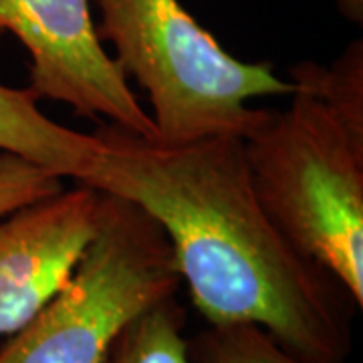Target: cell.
<instances>
[{
    "label": "cell",
    "instance_id": "cell-1",
    "mask_svg": "<svg viewBox=\"0 0 363 363\" xmlns=\"http://www.w3.org/2000/svg\"><path fill=\"white\" fill-rule=\"evenodd\" d=\"M95 135L107 147L95 190L130 198L156 218L208 325H259L307 362L345 363L362 307L267 214L245 140L162 145L107 121Z\"/></svg>",
    "mask_w": 363,
    "mask_h": 363
},
{
    "label": "cell",
    "instance_id": "cell-2",
    "mask_svg": "<svg viewBox=\"0 0 363 363\" xmlns=\"http://www.w3.org/2000/svg\"><path fill=\"white\" fill-rule=\"evenodd\" d=\"M97 35L116 49L123 75L145 89L162 145L234 135L247 140L272 109L248 99L293 95L271 63H245L226 52L180 0H97Z\"/></svg>",
    "mask_w": 363,
    "mask_h": 363
},
{
    "label": "cell",
    "instance_id": "cell-3",
    "mask_svg": "<svg viewBox=\"0 0 363 363\" xmlns=\"http://www.w3.org/2000/svg\"><path fill=\"white\" fill-rule=\"evenodd\" d=\"M252 188L281 233L363 305V125L303 89L245 140Z\"/></svg>",
    "mask_w": 363,
    "mask_h": 363
},
{
    "label": "cell",
    "instance_id": "cell-4",
    "mask_svg": "<svg viewBox=\"0 0 363 363\" xmlns=\"http://www.w3.org/2000/svg\"><path fill=\"white\" fill-rule=\"evenodd\" d=\"M174 250L138 202L99 196V226L73 277L0 350V363H105L121 329L178 293Z\"/></svg>",
    "mask_w": 363,
    "mask_h": 363
},
{
    "label": "cell",
    "instance_id": "cell-5",
    "mask_svg": "<svg viewBox=\"0 0 363 363\" xmlns=\"http://www.w3.org/2000/svg\"><path fill=\"white\" fill-rule=\"evenodd\" d=\"M11 33L30 55V85L39 99L67 104L77 116L101 119L156 140L152 116L130 89L93 23L89 0H0V37Z\"/></svg>",
    "mask_w": 363,
    "mask_h": 363
},
{
    "label": "cell",
    "instance_id": "cell-6",
    "mask_svg": "<svg viewBox=\"0 0 363 363\" xmlns=\"http://www.w3.org/2000/svg\"><path fill=\"white\" fill-rule=\"evenodd\" d=\"M101 192L75 188L0 222V335H13L69 283L99 226Z\"/></svg>",
    "mask_w": 363,
    "mask_h": 363
},
{
    "label": "cell",
    "instance_id": "cell-7",
    "mask_svg": "<svg viewBox=\"0 0 363 363\" xmlns=\"http://www.w3.org/2000/svg\"><path fill=\"white\" fill-rule=\"evenodd\" d=\"M37 104L39 95L33 89H13L0 83V152L95 188L107 154L105 143L95 133H79L55 123Z\"/></svg>",
    "mask_w": 363,
    "mask_h": 363
},
{
    "label": "cell",
    "instance_id": "cell-8",
    "mask_svg": "<svg viewBox=\"0 0 363 363\" xmlns=\"http://www.w3.org/2000/svg\"><path fill=\"white\" fill-rule=\"evenodd\" d=\"M186 309L176 295L147 307L121 329L105 363H188Z\"/></svg>",
    "mask_w": 363,
    "mask_h": 363
},
{
    "label": "cell",
    "instance_id": "cell-9",
    "mask_svg": "<svg viewBox=\"0 0 363 363\" xmlns=\"http://www.w3.org/2000/svg\"><path fill=\"white\" fill-rule=\"evenodd\" d=\"M188 363H315L286 351L259 325H208L186 341Z\"/></svg>",
    "mask_w": 363,
    "mask_h": 363
},
{
    "label": "cell",
    "instance_id": "cell-10",
    "mask_svg": "<svg viewBox=\"0 0 363 363\" xmlns=\"http://www.w3.org/2000/svg\"><path fill=\"white\" fill-rule=\"evenodd\" d=\"M61 178L25 157L0 152V218L59 194Z\"/></svg>",
    "mask_w": 363,
    "mask_h": 363
},
{
    "label": "cell",
    "instance_id": "cell-11",
    "mask_svg": "<svg viewBox=\"0 0 363 363\" xmlns=\"http://www.w3.org/2000/svg\"><path fill=\"white\" fill-rule=\"evenodd\" d=\"M339 11L345 14L351 23H357V25H362L363 0H339Z\"/></svg>",
    "mask_w": 363,
    "mask_h": 363
}]
</instances>
